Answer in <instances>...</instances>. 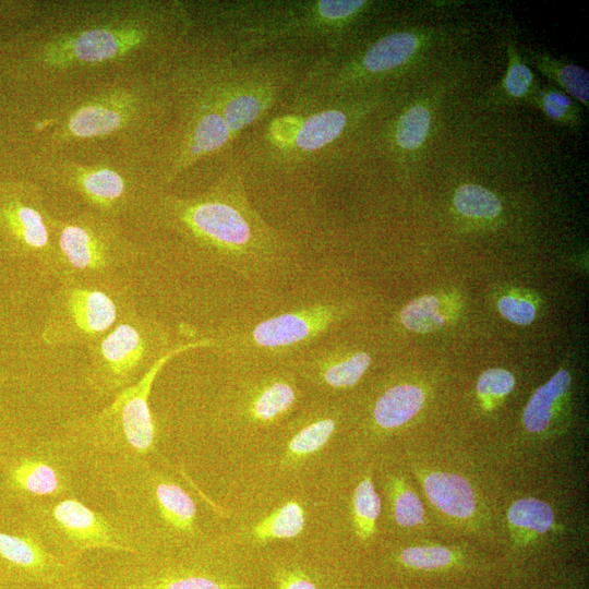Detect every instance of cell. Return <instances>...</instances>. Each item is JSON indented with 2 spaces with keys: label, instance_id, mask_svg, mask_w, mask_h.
<instances>
[{
  "label": "cell",
  "instance_id": "1",
  "mask_svg": "<svg viewBox=\"0 0 589 589\" xmlns=\"http://www.w3.org/2000/svg\"><path fill=\"white\" fill-rule=\"evenodd\" d=\"M213 344L212 339H203L167 352L140 381L116 395L107 408L56 440L74 469L86 471L103 485L151 462L157 432L148 398L156 374L172 354Z\"/></svg>",
  "mask_w": 589,
  "mask_h": 589
},
{
  "label": "cell",
  "instance_id": "2",
  "mask_svg": "<svg viewBox=\"0 0 589 589\" xmlns=\"http://www.w3.org/2000/svg\"><path fill=\"white\" fill-rule=\"evenodd\" d=\"M112 495V515L136 552L157 549L160 532L194 536L196 505L178 483L145 464L104 485Z\"/></svg>",
  "mask_w": 589,
  "mask_h": 589
},
{
  "label": "cell",
  "instance_id": "3",
  "mask_svg": "<svg viewBox=\"0 0 589 589\" xmlns=\"http://www.w3.org/2000/svg\"><path fill=\"white\" fill-rule=\"evenodd\" d=\"M19 508L48 549L71 564L91 551L135 553L116 517L88 507L74 496L26 504Z\"/></svg>",
  "mask_w": 589,
  "mask_h": 589
},
{
  "label": "cell",
  "instance_id": "4",
  "mask_svg": "<svg viewBox=\"0 0 589 589\" xmlns=\"http://www.w3.org/2000/svg\"><path fill=\"white\" fill-rule=\"evenodd\" d=\"M83 568L52 553L22 512L0 502V588L83 589Z\"/></svg>",
  "mask_w": 589,
  "mask_h": 589
},
{
  "label": "cell",
  "instance_id": "5",
  "mask_svg": "<svg viewBox=\"0 0 589 589\" xmlns=\"http://www.w3.org/2000/svg\"><path fill=\"white\" fill-rule=\"evenodd\" d=\"M74 467L57 441H16L0 464V502L26 504L74 496Z\"/></svg>",
  "mask_w": 589,
  "mask_h": 589
},
{
  "label": "cell",
  "instance_id": "6",
  "mask_svg": "<svg viewBox=\"0 0 589 589\" xmlns=\"http://www.w3.org/2000/svg\"><path fill=\"white\" fill-rule=\"evenodd\" d=\"M48 266L65 280L109 273L127 261L129 245L110 221L91 214L68 219L50 216Z\"/></svg>",
  "mask_w": 589,
  "mask_h": 589
},
{
  "label": "cell",
  "instance_id": "7",
  "mask_svg": "<svg viewBox=\"0 0 589 589\" xmlns=\"http://www.w3.org/2000/svg\"><path fill=\"white\" fill-rule=\"evenodd\" d=\"M161 332L141 320L120 323L93 347L87 380L101 395L134 385L166 353Z\"/></svg>",
  "mask_w": 589,
  "mask_h": 589
},
{
  "label": "cell",
  "instance_id": "8",
  "mask_svg": "<svg viewBox=\"0 0 589 589\" xmlns=\"http://www.w3.org/2000/svg\"><path fill=\"white\" fill-rule=\"evenodd\" d=\"M165 207L183 231L226 255L241 257L261 248L251 216L233 201L208 194L194 200H168Z\"/></svg>",
  "mask_w": 589,
  "mask_h": 589
},
{
  "label": "cell",
  "instance_id": "9",
  "mask_svg": "<svg viewBox=\"0 0 589 589\" xmlns=\"http://www.w3.org/2000/svg\"><path fill=\"white\" fill-rule=\"evenodd\" d=\"M148 37V26L139 20L106 23L56 36L43 46L39 60L55 70L100 64L129 55Z\"/></svg>",
  "mask_w": 589,
  "mask_h": 589
},
{
  "label": "cell",
  "instance_id": "10",
  "mask_svg": "<svg viewBox=\"0 0 589 589\" xmlns=\"http://www.w3.org/2000/svg\"><path fill=\"white\" fill-rule=\"evenodd\" d=\"M50 215L40 190L24 181L0 184V251L48 264L51 254Z\"/></svg>",
  "mask_w": 589,
  "mask_h": 589
},
{
  "label": "cell",
  "instance_id": "11",
  "mask_svg": "<svg viewBox=\"0 0 589 589\" xmlns=\"http://www.w3.org/2000/svg\"><path fill=\"white\" fill-rule=\"evenodd\" d=\"M341 308L314 302L267 317L233 338L240 350L260 354L303 351L322 337L340 317Z\"/></svg>",
  "mask_w": 589,
  "mask_h": 589
},
{
  "label": "cell",
  "instance_id": "12",
  "mask_svg": "<svg viewBox=\"0 0 589 589\" xmlns=\"http://www.w3.org/2000/svg\"><path fill=\"white\" fill-rule=\"evenodd\" d=\"M117 315L116 303L106 292L68 285L57 297L43 336L50 344L99 339Z\"/></svg>",
  "mask_w": 589,
  "mask_h": 589
},
{
  "label": "cell",
  "instance_id": "13",
  "mask_svg": "<svg viewBox=\"0 0 589 589\" xmlns=\"http://www.w3.org/2000/svg\"><path fill=\"white\" fill-rule=\"evenodd\" d=\"M139 111L137 95L117 87L98 93L76 106L52 133L55 145L111 135L128 127Z\"/></svg>",
  "mask_w": 589,
  "mask_h": 589
},
{
  "label": "cell",
  "instance_id": "14",
  "mask_svg": "<svg viewBox=\"0 0 589 589\" xmlns=\"http://www.w3.org/2000/svg\"><path fill=\"white\" fill-rule=\"evenodd\" d=\"M57 170L64 184L79 192L103 214L118 213L125 204L128 191L125 179L110 166L64 161Z\"/></svg>",
  "mask_w": 589,
  "mask_h": 589
},
{
  "label": "cell",
  "instance_id": "15",
  "mask_svg": "<svg viewBox=\"0 0 589 589\" xmlns=\"http://www.w3.org/2000/svg\"><path fill=\"white\" fill-rule=\"evenodd\" d=\"M300 357V371L317 384L335 389L357 384L371 363L365 351L344 352L323 346L308 349Z\"/></svg>",
  "mask_w": 589,
  "mask_h": 589
},
{
  "label": "cell",
  "instance_id": "16",
  "mask_svg": "<svg viewBox=\"0 0 589 589\" xmlns=\"http://www.w3.org/2000/svg\"><path fill=\"white\" fill-rule=\"evenodd\" d=\"M425 36L412 31L390 33L376 40L362 56L360 70L383 74L408 64L424 47Z\"/></svg>",
  "mask_w": 589,
  "mask_h": 589
},
{
  "label": "cell",
  "instance_id": "17",
  "mask_svg": "<svg viewBox=\"0 0 589 589\" xmlns=\"http://www.w3.org/2000/svg\"><path fill=\"white\" fill-rule=\"evenodd\" d=\"M230 139L231 134L218 109L202 112L190 128L175 170H182L203 155L219 149Z\"/></svg>",
  "mask_w": 589,
  "mask_h": 589
},
{
  "label": "cell",
  "instance_id": "18",
  "mask_svg": "<svg viewBox=\"0 0 589 589\" xmlns=\"http://www.w3.org/2000/svg\"><path fill=\"white\" fill-rule=\"evenodd\" d=\"M424 491L431 503L444 514L467 518L476 509L474 493L469 482L459 474L432 472L424 479Z\"/></svg>",
  "mask_w": 589,
  "mask_h": 589
},
{
  "label": "cell",
  "instance_id": "19",
  "mask_svg": "<svg viewBox=\"0 0 589 589\" xmlns=\"http://www.w3.org/2000/svg\"><path fill=\"white\" fill-rule=\"evenodd\" d=\"M297 400L294 386L285 377L265 380L256 387L245 405V413L253 422L271 423L285 416Z\"/></svg>",
  "mask_w": 589,
  "mask_h": 589
},
{
  "label": "cell",
  "instance_id": "20",
  "mask_svg": "<svg viewBox=\"0 0 589 589\" xmlns=\"http://www.w3.org/2000/svg\"><path fill=\"white\" fill-rule=\"evenodd\" d=\"M424 394L411 384H400L385 390L376 400L373 418L383 429H395L412 419L422 408Z\"/></svg>",
  "mask_w": 589,
  "mask_h": 589
},
{
  "label": "cell",
  "instance_id": "21",
  "mask_svg": "<svg viewBox=\"0 0 589 589\" xmlns=\"http://www.w3.org/2000/svg\"><path fill=\"white\" fill-rule=\"evenodd\" d=\"M529 61L550 81L557 84L564 93L588 107L589 73L586 69L554 57L527 50Z\"/></svg>",
  "mask_w": 589,
  "mask_h": 589
},
{
  "label": "cell",
  "instance_id": "22",
  "mask_svg": "<svg viewBox=\"0 0 589 589\" xmlns=\"http://www.w3.org/2000/svg\"><path fill=\"white\" fill-rule=\"evenodd\" d=\"M347 125V116L337 109L316 112L300 120L293 144L301 152H313L335 141Z\"/></svg>",
  "mask_w": 589,
  "mask_h": 589
},
{
  "label": "cell",
  "instance_id": "23",
  "mask_svg": "<svg viewBox=\"0 0 589 589\" xmlns=\"http://www.w3.org/2000/svg\"><path fill=\"white\" fill-rule=\"evenodd\" d=\"M569 384V373L560 370L534 392L522 414V423L529 432L539 433L546 429L555 401L568 389Z\"/></svg>",
  "mask_w": 589,
  "mask_h": 589
},
{
  "label": "cell",
  "instance_id": "24",
  "mask_svg": "<svg viewBox=\"0 0 589 589\" xmlns=\"http://www.w3.org/2000/svg\"><path fill=\"white\" fill-rule=\"evenodd\" d=\"M304 522L303 508L290 501L255 525L252 533L257 541L294 538L303 530Z\"/></svg>",
  "mask_w": 589,
  "mask_h": 589
},
{
  "label": "cell",
  "instance_id": "25",
  "mask_svg": "<svg viewBox=\"0 0 589 589\" xmlns=\"http://www.w3.org/2000/svg\"><path fill=\"white\" fill-rule=\"evenodd\" d=\"M430 109L416 103L399 117L395 128V142L405 152L418 151L426 141L431 129Z\"/></svg>",
  "mask_w": 589,
  "mask_h": 589
},
{
  "label": "cell",
  "instance_id": "26",
  "mask_svg": "<svg viewBox=\"0 0 589 589\" xmlns=\"http://www.w3.org/2000/svg\"><path fill=\"white\" fill-rule=\"evenodd\" d=\"M456 209L466 217L491 219L502 212L500 199L490 190L474 183L460 185L454 195Z\"/></svg>",
  "mask_w": 589,
  "mask_h": 589
},
{
  "label": "cell",
  "instance_id": "27",
  "mask_svg": "<svg viewBox=\"0 0 589 589\" xmlns=\"http://www.w3.org/2000/svg\"><path fill=\"white\" fill-rule=\"evenodd\" d=\"M267 97L261 96L259 92H238L229 96L218 109L231 134L235 135L249 124H251L264 110Z\"/></svg>",
  "mask_w": 589,
  "mask_h": 589
},
{
  "label": "cell",
  "instance_id": "28",
  "mask_svg": "<svg viewBox=\"0 0 589 589\" xmlns=\"http://www.w3.org/2000/svg\"><path fill=\"white\" fill-rule=\"evenodd\" d=\"M512 526L536 534L546 532L554 520L551 506L545 502L526 497L514 502L507 514Z\"/></svg>",
  "mask_w": 589,
  "mask_h": 589
},
{
  "label": "cell",
  "instance_id": "29",
  "mask_svg": "<svg viewBox=\"0 0 589 589\" xmlns=\"http://www.w3.org/2000/svg\"><path fill=\"white\" fill-rule=\"evenodd\" d=\"M528 99L556 123L568 127H577L580 123L577 105L570 96L553 86L534 89Z\"/></svg>",
  "mask_w": 589,
  "mask_h": 589
},
{
  "label": "cell",
  "instance_id": "30",
  "mask_svg": "<svg viewBox=\"0 0 589 589\" xmlns=\"http://www.w3.org/2000/svg\"><path fill=\"white\" fill-rule=\"evenodd\" d=\"M508 65L506 75L497 89L501 100L529 98L533 93L534 76L514 46L507 47Z\"/></svg>",
  "mask_w": 589,
  "mask_h": 589
},
{
  "label": "cell",
  "instance_id": "31",
  "mask_svg": "<svg viewBox=\"0 0 589 589\" xmlns=\"http://www.w3.org/2000/svg\"><path fill=\"white\" fill-rule=\"evenodd\" d=\"M399 317L407 329L420 334L434 332L444 324L440 302L434 296H422L411 300L401 309Z\"/></svg>",
  "mask_w": 589,
  "mask_h": 589
},
{
  "label": "cell",
  "instance_id": "32",
  "mask_svg": "<svg viewBox=\"0 0 589 589\" xmlns=\"http://www.w3.org/2000/svg\"><path fill=\"white\" fill-rule=\"evenodd\" d=\"M335 428V421L328 417L309 422L290 438L288 455L299 459L320 450L329 441Z\"/></svg>",
  "mask_w": 589,
  "mask_h": 589
},
{
  "label": "cell",
  "instance_id": "33",
  "mask_svg": "<svg viewBox=\"0 0 589 589\" xmlns=\"http://www.w3.org/2000/svg\"><path fill=\"white\" fill-rule=\"evenodd\" d=\"M353 512L358 533L362 538L370 537L381 513V500L369 478L362 480L354 490Z\"/></svg>",
  "mask_w": 589,
  "mask_h": 589
},
{
  "label": "cell",
  "instance_id": "34",
  "mask_svg": "<svg viewBox=\"0 0 589 589\" xmlns=\"http://www.w3.org/2000/svg\"><path fill=\"white\" fill-rule=\"evenodd\" d=\"M399 557L400 562L408 567L431 570L450 564L453 553L444 546L420 545L404 549Z\"/></svg>",
  "mask_w": 589,
  "mask_h": 589
},
{
  "label": "cell",
  "instance_id": "35",
  "mask_svg": "<svg viewBox=\"0 0 589 589\" xmlns=\"http://www.w3.org/2000/svg\"><path fill=\"white\" fill-rule=\"evenodd\" d=\"M394 514L401 527H414L423 522L424 510L420 498L414 492L401 489L395 497Z\"/></svg>",
  "mask_w": 589,
  "mask_h": 589
},
{
  "label": "cell",
  "instance_id": "36",
  "mask_svg": "<svg viewBox=\"0 0 589 589\" xmlns=\"http://www.w3.org/2000/svg\"><path fill=\"white\" fill-rule=\"evenodd\" d=\"M515 386L514 376L504 369H489L478 380L477 390L482 397H503Z\"/></svg>",
  "mask_w": 589,
  "mask_h": 589
},
{
  "label": "cell",
  "instance_id": "37",
  "mask_svg": "<svg viewBox=\"0 0 589 589\" xmlns=\"http://www.w3.org/2000/svg\"><path fill=\"white\" fill-rule=\"evenodd\" d=\"M497 305L506 320L518 325H528L536 317L534 305L525 299L505 296L498 300Z\"/></svg>",
  "mask_w": 589,
  "mask_h": 589
},
{
  "label": "cell",
  "instance_id": "38",
  "mask_svg": "<svg viewBox=\"0 0 589 589\" xmlns=\"http://www.w3.org/2000/svg\"><path fill=\"white\" fill-rule=\"evenodd\" d=\"M278 589H317L306 576L293 570H279L276 575Z\"/></svg>",
  "mask_w": 589,
  "mask_h": 589
},
{
  "label": "cell",
  "instance_id": "39",
  "mask_svg": "<svg viewBox=\"0 0 589 589\" xmlns=\"http://www.w3.org/2000/svg\"><path fill=\"white\" fill-rule=\"evenodd\" d=\"M21 437L0 410V464L8 449Z\"/></svg>",
  "mask_w": 589,
  "mask_h": 589
},
{
  "label": "cell",
  "instance_id": "40",
  "mask_svg": "<svg viewBox=\"0 0 589 589\" xmlns=\"http://www.w3.org/2000/svg\"><path fill=\"white\" fill-rule=\"evenodd\" d=\"M299 122L300 119L296 117L280 118L276 121L274 125V134L279 141L286 144H290L294 136Z\"/></svg>",
  "mask_w": 589,
  "mask_h": 589
}]
</instances>
